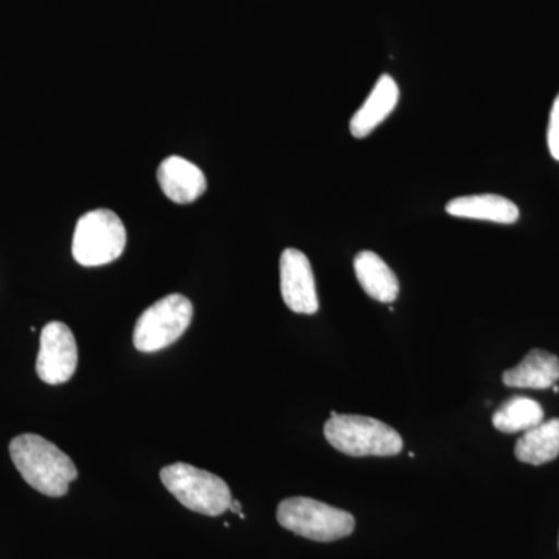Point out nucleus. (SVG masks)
I'll use <instances>...</instances> for the list:
<instances>
[{
  "mask_svg": "<svg viewBox=\"0 0 559 559\" xmlns=\"http://www.w3.org/2000/svg\"><path fill=\"white\" fill-rule=\"evenodd\" d=\"M10 455L24 480L49 498L68 495L79 477L75 463L51 441L36 433H22L10 443Z\"/></svg>",
  "mask_w": 559,
  "mask_h": 559,
  "instance_id": "1",
  "label": "nucleus"
},
{
  "mask_svg": "<svg viewBox=\"0 0 559 559\" xmlns=\"http://www.w3.org/2000/svg\"><path fill=\"white\" fill-rule=\"evenodd\" d=\"M323 432L334 450L352 457H392L403 451V439L395 429L380 419L362 415L333 412Z\"/></svg>",
  "mask_w": 559,
  "mask_h": 559,
  "instance_id": "2",
  "label": "nucleus"
},
{
  "mask_svg": "<svg viewBox=\"0 0 559 559\" xmlns=\"http://www.w3.org/2000/svg\"><path fill=\"white\" fill-rule=\"evenodd\" d=\"M277 521L283 528L318 543L347 538L356 527L355 518L348 511L311 498L282 500L277 509Z\"/></svg>",
  "mask_w": 559,
  "mask_h": 559,
  "instance_id": "3",
  "label": "nucleus"
},
{
  "mask_svg": "<svg viewBox=\"0 0 559 559\" xmlns=\"http://www.w3.org/2000/svg\"><path fill=\"white\" fill-rule=\"evenodd\" d=\"M160 480L186 509L205 516L226 513L234 499L226 481L189 463L165 466L160 471Z\"/></svg>",
  "mask_w": 559,
  "mask_h": 559,
  "instance_id": "4",
  "label": "nucleus"
},
{
  "mask_svg": "<svg viewBox=\"0 0 559 559\" xmlns=\"http://www.w3.org/2000/svg\"><path fill=\"white\" fill-rule=\"evenodd\" d=\"M124 248L127 229L112 210H92L76 223L72 255L81 266H105L119 259Z\"/></svg>",
  "mask_w": 559,
  "mask_h": 559,
  "instance_id": "5",
  "label": "nucleus"
},
{
  "mask_svg": "<svg viewBox=\"0 0 559 559\" xmlns=\"http://www.w3.org/2000/svg\"><path fill=\"white\" fill-rule=\"evenodd\" d=\"M193 305L186 296L170 294L142 312L134 326V347L154 353L170 347L189 330Z\"/></svg>",
  "mask_w": 559,
  "mask_h": 559,
  "instance_id": "6",
  "label": "nucleus"
},
{
  "mask_svg": "<svg viewBox=\"0 0 559 559\" xmlns=\"http://www.w3.org/2000/svg\"><path fill=\"white\" fill-rule=\"evenodd\" d=\"M79 347L75 336L66 323L50 322L40 331L36 373L46 384H64L75 374Z\"/></svg>",
  "mask_w": 559,
  "mask_h": 559,
  "instance_id": "7",
  "label": "nucleus"
},
{
  "mask_svg": "<svg viewBox=\"0 0 559 559\" xmlns=\"http://www.w3.org/2000/svg\"><path fill=\"white\" fill-rule=\"evenodd\" d=\"M280 289L290 311L297 314H316L319 311L311 263L299 249H285L280 257Z\"/></svg>",
  "mask_w": 559,
  "mask_h": 559,
  "instance_id": "8",
  "label": "nucleus"
},
{
  "mask_svg": "<svg viewBox=\"0 0 559 559\" xmlns=\"http://www.w3.org/2000/svg\"><path fill=\"white\" fill-rule=\"evenodd\" d=\"M157 180L168 200L191 204L207 190V179L200 167L179 156L167 157L157 168Z\"/></svg>",
  "mask_w": 559,
  "mask_h": 559,
  "instance_id": "9",
  "label": "nucleus"
},
{
  "mask_svg": "<svg viewBox=\"0 0 559 559\" xmlns=\"http://www.w3.org/2000/svg\"><path fill=\"white\" fill-rule=\"evenodd\" d=\"M400 102V87L396 81L390 75H382L374 84L369 97L364 105L356 110L349 131L353 138L364 139L371 134L378 127L388 119Z\"/></svg>",
  "mask_w": 559,
  "mask_h": 559,
  "instance_id": "10",
  "label": "nucleus"
},
{
  "mask_svg": "<svg viewBox=\"0 0 559 559\" xmlns=\"http://www.w3.org/2000/svg\"><path fill=\"white\" fill-rule=\"evenodd\" d=\"M448 215L455 218L513 224L520 219V209L513 201L499 194H471L455 198L447 205Z\"/></svg>",
  "mask_w": 559,
  "mask_h": 559,
  "instance_id": "11",
  "label": "nucleus"
},
{
  "mask_svg": "<svg viewBox=\"0 0 559 559\" xmlns=\"http://www.w3.org/2000/svg\"><path fill=\"white\" fill-rule=\"evenodd\" d=\"M353 266L359 285L371 299L381 304H393L399 299V277L378 253L362 250L356 255Z\"/></svg>",
  "mask_w": 559,
  "mask_h": 559,
  "instance_id": "12",
  "label": "nucleus"
},
{
  "mask_svg": "<svg viewBox=\"0 0 559 559\" xmlns=\"http://www.w3.org/2000/svg\"><path fill=\"white\" fill-rule=\"evenodd\" d=\"M509 388L544 390L559 381V358L544 349L535 348L502 377Z\"/></svg>",
  "mask_w": 559,
  "mask_h": 559,
  "instance_id": "13",
  "label": "nucleus"
},
{
  "mask_svg": "<svg viewBox=\"0 0 559 559\" xmlns=\"http://www.w3.org/2000/svg\"><path fill=\"white\" fill-rule=\"evenodd\" d=\"M514 454L520 462L528 465L539 466L554 462L559 455V418L525 430L524 436L518 440Z\"/></svg>",
  "mask_w": 559,
  "mask_h": 559,
  "instance_id": "14",
  "label": "nucleus"
},
{
  "mask_svg": "<svg viewBox=\"0 0 559 559\" xmlns=\"http://www.w3.org/2000/svg\"><path fill=\"white\" fill-rule=\"evenodd\" d=\"M544 421V411L538 401L527 396L507 400L492 415V425L503 433L525 432Z\"/></svg>",
  "mask_w": 559,
  "mask_h": 559,
  "instance_id": "15",
  "label": "nucleus"
},
{
  "mask_svg": "<svg viewBox=\"0 0 559 559\" xmlns=\"http://www.w3.org/2000/svg\"><path fill=\"white\" fill-rule=\"evenodd\" d=\"M547 143L555 160L559 162V95L551 106L549 131H547Z\"/></svg>",
  "mask_w": 559,
  "mask_h": 559,
  "instance_id": "16",
  "label": "nucleus"
},
{
  "mask_svg": "<svg viewBox=\"0 0 559 559\" xmlns=\"http://www.w3.org/2000/svg\"><path fill=\"white\" fill-rule=\"evenodd\" d=\"M229 510L231 513L238 514V516L241 518V520H245V513H242L241 503L238 502V500L231 499Z\"/></svg>",
  "mask_w": 559,
  "mask_h": 559,
  "instance_id": "17",
  "label": "nucleus"
}]
</instances>
